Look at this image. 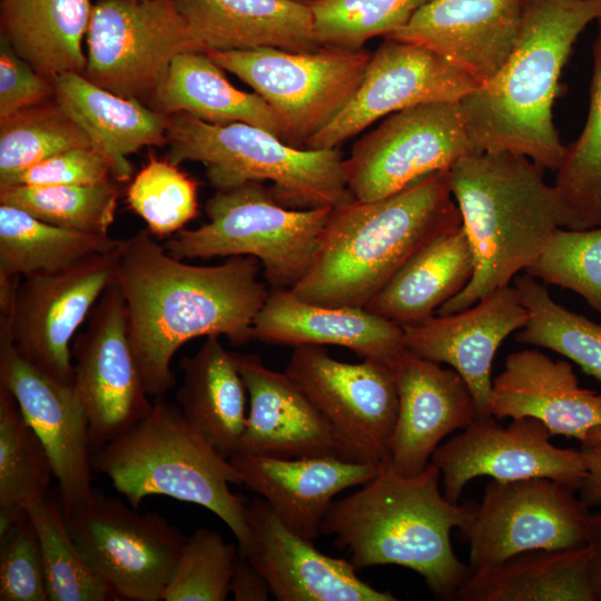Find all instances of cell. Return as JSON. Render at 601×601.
<instances>
[{"label": "cell", "mask_w": 601, "mask_h": 601, "mask_svg": "<svg viewBox=\"0 0 601 601\" xmlns=\"http://www.w3.org/2000/svg\"><path fill=\"white\" fill-rule=\"evenodd\" d=\"M146 229L122 239L114 282L125 298L131 346L149 396L175 385L170 364L188 341L225 336L235 346L254 339L253 325L269 289L252 256L196 266L171 256Z\"/></svg>", "instance_id": "cell-1"}, {"label": "cell", "mask_w": 601, "mask_h": 601, "mask_svg": "<svg viewBox=\"0 0 601 601\" xmlns=\"http://www.w3.org/2000/svg\"><path fill=\"white\" fill-rule=\"evenodd\" d=\"M460 227L449 171L382 199H352L332 208L313 264L292 292L314 304L365 307L414 255Z\"/></svg>", "instance_id": "cell-2"}, {"label": "cell", "mask_w": 601, "mask_h": 601, "mask_svg": "<svg viewBox=\"0 0 601 601\" xmlns=\"http://www.w3.org/2000/svg\"><path fill=\"white\" fill-rule=\"evenodd\" d=\"M601 0H524L519 38L502 69L461 101L480 152L511 151L558 170L565 146L553 122L562 69Z\"/></svg>", "instance_id": "cell-3"}, {"label": "cell", "mask_w": 601, "mask_h": 601, "mask_svg": "<svg viewBox=\"0 0 601 601\" xmlns=\"http://www.w3.org/2000/svg\"><path fill=\"white\" fill-rule=\"evenodd\" d=\"M440 483L432 462L410 476L381 467L362 490L332 503L321 533L334 536L356 570L404 566L418 573L435 598L454 600L472 569L455 555L451 532L470 523L476 504L450 501Z\"/></svg>", "instance_id": "cell-4"}, {"label": "cell", "mask_w": 601, "mask_h": 601, "mask_svg": "<svg viewBox=\"0 0 601 601\" xmlns=\"http://www.w3.org/2000/svg\"><path fill=\"white\" fill-rule=\"evenodd\" d=\"M449 181L462 228L474 255L466 287L435 315L465 309L510 286L534 263L565 217L553 185L526 156L511 151H476L461 158Z\"/></svg>", "instance_id": "cell-5"}, {"label": "cell", "mask_w": 601, "mask_h": 601, "mask_svg": "<svg viewBox=\"0 0 601 601\" xmlns=\"http://www.w3.org/2000/svg\"><path fill=\"white\" fill-rule=\"evenodd\" d=\"M91 465L130 506L138 509L150 495L200 505L230 529L240 552H250L246 504L229 487L243 484L242 476L190 427L177 404L155 398L139 423L97 449Z\"/></svg>", "instance_id": "cell-6"}, {"label": "cell", "mask_w": 601, "mask_h": 601, "mask_svg": "<svg viewBox=\"0 0 601 601\" xmlns=\"http://www.w3.org/2000/svg\"><path fill=\"white\" fill-rule=\"evenodd\" d=\"M167 144L171 164H203L216 190L270 181L275 197L298 209L353 199L339 148H298L254 125L209 122L187 112L168 117Z\"/></svg>", "instance_id": "cell-7"}, {"label": "cell", "mask_w": 601, "mask_h": 601, "mask_svg": "<svg viewBox=\"0 0 601 601\" xmlns=\"http://www.w3.org/2000/svg\"><path fill=\"white\" fill-rule=\"evenodd\" d=\"M332 208H290L249 181L218 189L205 206L208 221L179 230L164 247L178 259L252 256L270 289H292L313 264Z\"/></svg>", "instance_id": "cell-8"}, {"label": "cell", "mask_w": 601, "mask_h": 601, "mask_svg": "<svg viewBox=\"0 0 601 601\" xmlns=\"http://www.w3.org/2000/svg\"><path fill=\"white\" fill-rule=\"evenodd\" d=\"M206 53L276 111L286 127L287 144L298 148L346 106L371 57L363 49L328 47L304 52L258 48Z\"/></svg>", "instance_id": "cell-9"}, {"label": "cell", "mask_w": 601, "mask_h": 601, "mask_svg": "<svg viewBox=\"0 0 601 601\" xmlns=\"http://www.w3.org/2000/svg\"><path fill=\"white\" fill-rule=\"evenodd\" d=\"M83 76L118 96L154 101L174 58L196 51L175 0H98Z\"/></svg>", "instance_id": "cell-10"}, {"label": "cell", "mask_w": 601, "mask_h": 601, "mask_svg": "<svg viewBox=\"0 0 601 601\" xmlns=\"http://www.w3.org/2000/svg\"><path fill=\"white\" fill-rule=\"evenodd\" d=\"M476 151L460 101L408 107L354 144L344 158L347 188L355 200L382 199Z\"/></svg>", "instance_id": "cell-11"}, {"label": "cell", "mask_w": 601, "mask_h": 601, "mask_svg": "<svg viewBox=\"0 0 601 601\" xmlns=\"http://www.w3.org/2000/svg\"><path fill=\"white\" fill-rule=\"evenodd\" d=\"M285 373L329 423L344 460L383 465L398 412L393 365L342 362L323 346L299 345Z\"/></svg>", "instance_id": "cell-12"}, {"label": "cell", "mask_w": 601, "mask_h": 601, "mask_svg": "<svg viewBox=\"0 0 601 601\" xmlns=\"http://www.w3.org/2000/svg\"><path fill=\"white\" fill-rule=\"evenodd\" d=\"M589 515L574 490L552 479H492L461 531L469 565L479 572L524 551L584 545Z\"/></svg>", "instance_id": "cell-13"}, {"label": "cell", "mask_w": 601, "mask_h": 601, "mask_svg": "<svg viewBox=\"0 0 601 601\" xmlns=\"http://www.w3.org/2000/svg\"><path fill=\"white\" fill-rule=\"evenodd\" d=\"M120 245L71 266L20 278L9 312L0 314L19 354L65 384L73 383L76 332L112 282Z\"/></svg>", "instance_id": "cell-14"}, {"label": "cell", "mask_w": 601, "mask_h": 601, "mask_svg": "<svg viewBox=\"0 0 601 601\" xmlns=\"http://www.w3.org/2000/svg\"><path fill=\"white\" fill-rule=\"evenodd\" d=\"M71 532L116 600L159 601L187 538L158 513H138L95 490Z\"/></svg>", "instance_id": "cell-15"}, {"label": "cell", "mask_w": 601, "mask_h": 601, "mask_svg": "<svg viewBox=\"0 0 601 601\" xmlns=\"http://www.w3.org/2000/svg\"><path fill=\"white\" fill-rule=\"evenodd\" d=\"M72 386L89 422L96 449L122 435L150 411L128 332L127 308L118 285L104 290L72 341Z\"/></svg>", "instance_id": "cell-16"}, {"label": "cell", "mask_w": 601, "mask_h": 601, "mask_svg": "<svg viewBox=\"0 0 601 601\" xmlns=\"http://www.w3.org/2000/svg\"><path fill=\"white\" fill-rule=\"evenodd\" d=\"M548 427L533 417L513 418L506 426L494 416L476 417L441 444L431 462L441 472L443 493L457 502L476 476L497 481L548 477L580 490L587 477L581 451L551 443Z\"/></svg>", "instance_id": "cell-17"}, {"label": "cell", "mask_w": 601, "mask_h": 601, "mask_svg": "<svg viewBox=\"0 0 601 601\" xmlns=\"http://www.w3.org/2000/svg\"><path fill=\"white\" fill-rule=\"evenodd\" d=\"M477 87L471 77L435 52L386 38L371 55L353 97L304 148H338L385 116L427 102L461 101Z\"/></svg>", "instance_id": "cell-18"}, {"label": "cell", "mask_w": 601, "mask_h": 601, "mask_svg": "<svg viewBox=\"0 0 601 601\" xmlns=\"http://www.w3.org/2000/svg\"><path fill=\"white\" fill-rule=\"evenodd\" d=\"M0 386L16 398L46 449L69 519L95 492L89 422L73 386L52 378L26 361L3 324H0Z\"/></svg>", "instance_id": "cell-19"}, {"label": "cell", "mask_w": 601, "mask_h": 601, "mask_svg": "<svg viewBox=\"0 0 601 601\" xmlns=\"http://www.w3.org/2000/svg\"><path fill=\"white\" fill-rule=\"evenodd\" d=\"M393 368L398 412L382 467L410 476L422 472L441 442L467 427L477 411L466 382L453 368H443L406 347Z\"/></svg>", "instance_id": "cell-20"}, {"label": "cell", "mask_w": 601, "mask_h": 601, "mask_svg": "<svg viewBox=\"0 0 601 601\" xmlns=\"http://www.w3.org/2000/svg\"><path fill=\"white\" fill-rule=\"evenodd\" d=\"M253 548L246 554L278 601H395L388 591L364 582L349 560L324 554L285 525L269 504H246Z\"/></svg>", "instance_id": "cell-21"}, {"label": "cell", "mask_w": 601, "mask_h": 601, "mask_svg": "<svg viewBox=\"0 0 601 601\" xmlns=\"http://www.w3.org/2000/svg\"><path fill=\"white\" fill-rule=\"evenodd\" d=\"M523 3L524 0H430L386 38L424 47L482 86L512 53Z\"/></svg>", "instance_id": "cell-22"}, {"label": "cell", "mask_w": 601, "mask_h": 601, "mask_svg": "<svg viewBox=\"0 0 601 601\" xmlns=\"http://www.w3.org/2000/svg\"><path fill=\"white\" fill-rule=\"evenodd\" d=\"M528 318L518 290L506 286L460 312L403 327V342L415 354L456 371L473 395L477 417L490 416L493 358Z\"/></svg>", "instance_id": "cell-23"}, {"label": "cell", "mask_w": 601, "mask_h": 601, "mask_svg": "<svg viewBox=\"0 0 601 601\" xmlns=\"http://www.w3.org/2000/svg\"><path fill=\"white\" fill-rule=\"evenodd\" d=\"M231 354L249 400L238 452L278 459H343L329 423L285 372L270 370L257 355Z\"/></svg>", "instance_id": "cell-24"}, {"label": "cell", "mask_w": 601, "mask_h": 601, "mask_svg": "<svg viewBox=\"0 0 601 601\" xmlns=\"http://www.w3.org/2000/svg\"><path fill=\"white\" fill-rule=\"evenodd\" d=\"M243 485L262 496L299 536L314 542L335 496L374 479L381 465L335 456L278 459L236 452Z\"/></svg>", "instance_id": "cell-25"}, {"label": "cell", "mask_w": 601, "mask_h": 601, "mask_svg": "<svg viewBox=\"0 0 601 601\" xmlns=\"http://www.w3.org/2000/svg\"><path fill=\"white\" fill-rule=\"evenodd\" d=\"M489 410L497 420L533 417L552 436L582 442L601 425V395L580 386L569 362L538 349L511 353L492 382Z\"/></svg>", "instance_id": "cell-26"}, {"label": "cell", "mask_w": 601, "mask_h": 601, "mask_svg": "<svg viewBox=\"0 0 601 601\" xmlns=\"http://www.w3.org/2000/svg\"><path fill=\"white\" fill-rule=\"evenodd\" d=\"M403 334V327L364 307L314 304L292 289H270L253 325L254 339L268 344L339 346L390 365L405 348Z\"/></svg>", "instance_id": "cell-27"}, {"label": "cell", "mask_w": 601, "mask_h": 601, "mask_svg": "<svg viewBox=\"0 0 601 601\" xmlns=\"http://www.w3.org/2000/svg\"><path fill=\"white\" fill-rule=\"evenodd\" d=\"M196 51H314L309 4L297 0H175Z\"/></svg>", "instance_id": "cell-28"}, {"label": "cell", "mask_w": 601, "mask_h": 601, "mask_svg": "<svg viewBox=\"0 0 601 601\" xmlns=\"http://www.w3.org/2000/svg\"><path fill=\"white\" fill-rule=\"evenodd\" d=\"M52 81L56 102L108 157L117 180L132 175L129 155L167 144L168 117L164 112L112 93L82 73H62Z\"/></svg>", "instance_id": "cell-29"}, {"label": "cell", "mask_w": 601, "mask_h": 601, "mask_svg": "<svg viewBox=\"0 0 601 601\" xmlns=\"http://www.w3.org/2000/svg\"><path fill=\"white\" fill-rule=\"evenodd\" d=\"M183 381L177 405L190 427L220 455L230 459L238 452L245 430L244 381L231 352L220 336H207L194 355L179 361Z\"/></svg>", "instance_id": "cell-30"}, {"label": "cell", "mask_w": 601, "mask_h": 601, "mask_svg": "<svg viewBox=\"0 0 601 601\" xmlns=\"http://www.w3.org/2000/svg\"><path fill=\"white\" fill-rule=\"evenodd\" d=\"M592 550L535 549L472 572L457 590L460 601H595L591 585Z\"/></svg>", "instance_id": "cell-31"}, {"label": "cell", "mask_w": 601, "mask_h": 601, "mask_svg": "<svg viewBox=\"0 0 601 601\" xmlns=\"http://www.w3.org/2000/svg\"><path fill=\"white\" fill-rule=\"evenodd\" d=\"M474 268L471 245L460 227L414 255L364 308L401 327L420 324L466 287Z\"/></svg>", "instance_id": "cell-32"}, {"label": "cell", "mask_w": 601, "mask_h": 601, "mask_svg": "<svg viewBox=\"0 0 601 601\" xmlns=\"http://www.w3.org/2000/svg\"><path fill=\"white\" fill-rule=\"evenodd\" d=\"M90 0H2V36L23 60L53 79L82 73Z\"/></svg>", "instance_id": "cell-33"}, {"label": "cell", "mask_w": 601, "mask_h": 601, "mask_svg": "<svg viewBox=\"0 0 601 601\" xmlns=\"http://www.w3.org/2000/svg\"><path fill=\"white\" fill-rule=\"evenodd\" d=\"M152 102L164 114L187 112L209 122L254 125L287 144L286 127L276 111L256 92L235 88L206 52L177 55Z\"/></svg>", "instance_id": "cell-34"}, {"label": "cell", "mask_w": 601, "mask_h": 601, "mask_svg": "<svg viewBox=\"0 0 601 601\" xmlns=\"http://www.w3.org/2000/svg\"><path fill=\"white\" fill-rule=\"evenodd\" d=\"M120 243L109 234L55 226L0 204V275L22 278L53 273Z\"/></svg>", "instance_id": "cell-35"}, {"label": "cell", "mask_w": 601, "mask_h": 601, "mask_svg": "<svg viewBox=\"0 0 601 601\" xmlns=\"http://www.w3.org/2000/svg\"><path fill=\"white\" fill-rule=\"evenodd\" d=\"M52 476L46 449L0 386V538L47 497Z\"/></svg>", "instance_id": "cell-36"}, {"label": "cell", "mask_w": 601, "mask_h": 601, "mask_svg": "<svg viewBox=\"0 0 601 601\" xmlns=\"http://www.w3.org/2000/svg\"><path fill=\"white\" fill-rule=\"evenodd\" d=\"M565 228L601 226V19L593 45L589 112L579 137L565 146L553 185Z\"/></svg>", "instance_id": "cell-37"}, {"label": "cell", "mask_w": 601, "mask_h": 601, "mask_svg": "<svg viewBox=\"0 0 601 601\" xmlns=\"http://www.w3.org/2000/svg\"><path fill=\"white\" fill-rule=\"evenodd\" d=\"M514 288L529 314L514 339L559 353L601 383V324L558 304L546 286L526 273L514 278Z\"/></svg>", "instance_id": "cell-38"}, {"label": "cell", "mask_w": 601, "mask_h": 601, "mask_svg": "<svg viewBox=\"0 0 601 601\" xmlns=\"http://www.w3.org/2000/svg\"><path fill=\"white\" fill-rule=\"evenodd\" d=\"M28 515L39 540L50 601L116 600L76 541L62 504L46 497Z\"/></svg>", "instance_id": "cell-39"}, {"label": "cell", "mask_w": 601, "mask_h": 601, "mask_svg": "<svg viewBox=\"0 0 601 601\" xmlns=\"http://www.w3.org/2000/svg\"><path fill=\"white\" fill-rule=\"evenodd\" d=\"M90 146L89 136L57 102L20 110L0 120V187L57 154Z\"/></svg>", "instance_id": "cell-40"}, {"label": "cell", "mask_w": 601, "mask_h": 601, "mask_svg": "<svg viewBox=\"0 0 601 601\" xmlns=\"http://www.w3.org/2000/svg\"><path fill=\"white\" fill-rule=\"evenodd\" d=\"M118 198L119 189L111 181L90 186L0 188V204L20 208L55 226L96 234H108Z\"/></svg>", "instance_id": "cell-41"}, {"label": "cell", "mask_w": 601, "mask_h": 601, "mask_svg": "<svg viewBox=\"0 0 601 601\" xmlns=\"http://www.w3.org/2000/svg\"><path fill=\"white\" fill-rule=\"evenodd\" d=\"M430 0H314L309 3L321 47L362 50L372 38L404 27Z\"/></svg>", "instance_id": "cell-42"}, {"label": "cell", "mask_w": 601, "mask_h": 601, "mask_svg": "<svg viewBox=\"0 0 601 601\" xmlns=\"http://www.w3.org/2000/svg\"><path fill=\"white\" fill-rule=\"evenodd\" d=\"M129 207L158 237H170L197 215V186L169 160L150 157L127 189Z\"/></svg>", "instance_id": "cell-43"}, {"label": "cell", "mask_w": 601, "mask_h": 601, "mask_svg": "<svg viewBox=\"0 0 601 601\" xmlns=\"http://www.w3.org/2000/svg\"><path fill=\"white\" fill-rule=\"evenodd\" d=\"M525 273L574 292L601 317V226L555 229Z\"/></svg>", "instance_id": "cell-44"}, {"label": "cell", "mask_w": 601, "mask_h": 601, "mask_svg": "<svg viewBox=\"0 0 601 601\" xmlns=\"http://www.w3.org/2000/svg\"><path fill=\"white\" fill-rule=\"evenodd\" d=\"M237 554L238 545L225 542L218 532L197 529L183 545L162 600H226Z\"/></svg>", "instance_id": "cell-45"}, {"label": "cell", "mask_w": 601, "mask_h": 601, "mask_svg": "<svg viewBox=\"0 0 601 601\" xmlns=\"http://www.w3.org/2000/svg\"><path fill=\"white\" fill-rule=\"evenodd\" d=\"M0 543V601L49 600L40 544L29 515Z\"/></svg>", "instance_id": "cell-46"}, {"label": "cell", "mask_w": 601, "mask_h": 601, "mask_svg": "<svg viewBox=\"0 0 601 601\" xmlns=\"http://www.w3.org/2000/svg\"><path fill=\"white\" fill-rule=\"evenodd\" d=\"M111 178L110 160L99 148L90 146L72 148L42 160L19 173L3 187L90 186L109 183Z\"/></svg>", "instance_id": "cell-47"}, {"label": "cell", "mask_w": 601, "mask_h": 601, "mask_svg": "<svg viewBox=\"0 0 601 601\" xmlns=\"http://www.w3.org/2000/svg\"><path fill=\"white\" fill-rule=\"evenodd\" d=\"M55 95L52 79L41 75L12 49L1 35L0 120L42 105Z\"/></svg>", "instance_id": "cell-48"}, {"label": "cell", "mask_w": 601, "mask_h": 601, "mask_svg": "<svg viewBox=\"0 0 601 601\" xmlns=\"http://www.w3.org/2000/svg\"><path fill=\"white\" fill-rule=\"evenodd\" d=\"M229 588L235 601H267L272 595L264 575L239 549Z\"/></svg>", "instance_id": "cell-49"}, {"label": "cell", "mask_w": 601, "mask_h": 601, "mask_svg": "<svg viewBox=\"0 0 601 601\" xmlns=\"http://www.w3.org/2000/svg\"><path fill=\"white\" fill-rule=\"evenodd\" d=\"M587 477L580 489V499L590 508L601 504V449H582Z\"/></svg>", "instance_id": "cell-50"}, {"label": "cell", "mask_w": 601, "mask_h": 601, "mask_svg": "<svg viewBox=\"0 0 601 601\" xmlns=\"http://www.w3.org/2000/svg\"><path fill=\"white\" fill-rule=\"evenodd\" d=\"M587 544L592 550L590 563L592 590L595 601H601V512L589 515Z\"/></svg>", "instance_id": "cell-51"}, {"label": "cell", "mask_w": 601, "mask_h": 601, "mask_svg": "<svg viewBox=\"0 0 601 601\" xmlns=\"http://www.w3.org/2000/svg\"><path fill=\"white\" fill-rule=\"evenodd\" d=\"M582 449H601V425L591 430L581 442Z\"/></svg>", "instance_id": "cell-52"}, {"label": "cell", "mask_w": 601, "mask_h": 601, "mask_svg": "<svg viewBox=\"0 0 601 601\" xmlns=\"http://www.w3.org/2000/svg\"><path fill=\"white\" fill-rule=\"evenodd\" d=\"M297 1H300V2H304V3L309 4V3H311L312 1H314V0H297Z\"/></svg>", "instance_id": "cell-53"}]
</instances>
